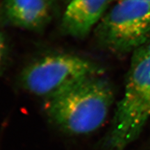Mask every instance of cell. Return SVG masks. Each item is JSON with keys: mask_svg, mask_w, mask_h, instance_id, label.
<instances>
[{"mask_svg": "<svg viewBox=\"0 0 150 150\" xmlns=\"http://www.w3.org/2000/svg\"><path fill=\"white\" fill-rule=\"evenodd\" d=\"M101 70L89 60L72 54L48 55L30 63L22 71L24 89L38 97L50 99Z\"/></svg>", "mask_w": 150, "mask_h": 150, "instance_id": "cell-3", "label": "cell"}, {"mask_svg": "<svg viewBox=\"0 0 150 150\" xmlns=\"http://www.w3.org/2000/svg\"><path fill=\"white\" fill-rule=\"evenodd\" d=\"M47 1L50 4L52 5V4L54 2V1H55V0H47Z\"/></svg>", "mask_w": 150, "mask_h": 150, "instance_id": "cell-7", "label": "cell"}, {"mask_svg": "<svg viewBox=\"0 0 150 150\" xmlns=\"http://www.w3.org/2000/svg\"><path fill=\"white\" fill-rule=\"evenodd\" d=\"M6 49V45L4 36L0 31V69H1V65L3 64L4 59L5 57Z\"/></svg>", "mask_w": 150, "mask_h": 150, "instance_id": "cell-6", "label": "cell"}, {"mask_svg": "<svg viewBox=\"0 0 150 150\" xmlns=\"http://www.w3.org/2000/svg\"><path fill=\"white\" fill-rule=\"evenodd\" d=\"M123 97L99 150H125L150 119V38L133 52Z\"/></svg>", "mask_w": 150, "mask_h": 150, "instance_id": "cell-1", "label": "cell"}, {"mask_svg": "<svg viewBox=\"0 0 150 150\" xmlns=\"http://www.w3.org/2000/svg\"><path fill=\"white\" fill-rule=\"evenodd\" d=\"M113 102L110 84L97 75L46 99L45 110L50 120L65 132L87 134L104 125Z\"/></svg>", "mask_w": 150, "mask_h": 150, "instance_id": "cell-2", "label": "cell"}, {"mask_svg": "<svg viewBox=\"0 0 150 150\" xmlns=\"http://www.w3.org/2000/svg\"><path fill=\"white\" fill-rule=\"evenodd\" d=\"M116 0H71L62 18V28L67 34L83 38L96 27Z\"/></svg>", "mask_w": 150, "mask_h": 150, "instance_id": "cell-4", "label": "cell"}, {"mask_svg": "<svg viewBox=\"0 0 150 150\" xmlns=\"http://www.w3.org/2000/svg\"><path fill=\"white\" fill-rule=\"evenodd\" d=\"M51 6L47 0H5L1 15L14 27L35 31L50 22Z\"/></svg>", "mask_w": 150, "mask_h": 150, "instance_id": "cell-5", "label": "cell"}]
</instances>
